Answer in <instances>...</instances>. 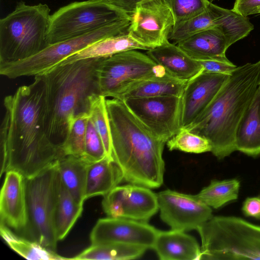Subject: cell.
Wrapping results in <instances>:
<instances>
[{
    "label": "cell",
    "instance_id": "f1b7e54d",
    "mask_svg": "<svg viewBox=\"0 0 260 260\" xmlns=\"http://www.w3.org/2000/svg\"><path fill=\"white\" fill-rule=\"evenodd\" d=\"M0 233L11 249L27 259H72V258H66L58 255L53 250L44 246L36 241H30L16 235L2 221L0 222Z\"/></svg>",
    "mask_w": 260,
    "mask_h": 260
},
{
    "label": "cell",
    "instance_id": "7bdbcfd3",
    "mask_svg": "<svg viewBox=\"0 0 260 260\" xmlns=\"http://www.w3.org/2000/svg\"><path fill=\"white\" fill-rule=\"evenodd\" d=\"M259 87H260V85H259Z\"/></svg>",
    "mask_w": 260,
    "mask_h": 260
},
{
    "label": "cell",
    "instance_id": "ba28073f",
    "mask_svg": "<svg viewBox=\"0 0 260 260\" xmlns=\"http://www.w3.org/2000/svg\"><path fill=\"white\" fill-rule=\"evenodd\" d=\"M59 182L57 160L34 177L25 178L27 226L35 241L53 250L58 241L55 216Z\"/></svg>",
    "mask_w": 260,
    "mask_h": 260
},
{
    "label": "cell",
    "instance_id": "4fadbf2b",
    "mask_svg": "<svg viewBox=\"0 0 260 260\" xmlns=\"http://www.w3.org/2000/svg\"><path fill=\"white\" fill-rule=\"evenodd\" d=\"M157 196L160 217L172 230H197L213 216L211 208L196 195L167 189Z\"/></svg>",
    "mask_w": 260,
    "mask_h": 260
},
{
    "label": "cell",
    "instance_id": "60d3db41",
    "mask_svg": "<svg viewBox=\"0 0 260 260\" xmlns=\"http://www.w3.org/2000/svg\"><path fill=\"white\" fill-rule=\"evenodd\" d=\"M209 2L212 3V2L215 1V0H208Z\"/></svg>",
    "mask_w": 260,
    "mask_h": 260
},
{
    "label": "cell",
    "instance_id": "44dd1931",
    "mask_svg": "<svg viewBox=\"0 0 260 260\" xmlns=\"http://www.w3.org/2000/svg\"><path fill=\"white\" fill-rule=\"evenodd\" d=\"M123 180L122 172L114 160L108 157L93 162L87 167L85 199L104 196Z\"/></svg>",
    "mask_w": 260,
    "mask_h": 260
},
{
    "label": "cell",
    "instance_id": "cb8c5ba5",
    "mask_svg": "<svg viewBox=\"0 0 260 260\" xmlns=\"http://www.w3.org/2000/svg\"><path fill=\"white\" fill-rule=\"evenodd\" d=\"M126 186L124 218L147 222L159 210L157 194L139 185Z\"/></svg>",
    "mask_w": 260,
    "mask_h": 260
},
{
    "label": "cell",
    "instance_id": "9a60e30c",
    "mask_svg": "<svg viewBox=\"0 0 260 260\" xmlns=\"http://www.w3.org/2000/svg\"><path fill=\"white\" fill-rule=\"evenodd\" d=\"M229 76L203 71L187 81L181 95V129L203 112Z\"/></svg>",
    "mask_w": 260,
    "mask_h": 260
},
{
    "label": "cell",
    "instance_id": "ac0fdd59",
    "mask_svg": "<svg viewBox=\"0 0 260 260\" xmlns=\"http://www.w3.org/2000/svg\"><path fill=\"white\" fill-rule=\"evenodd\" d=\"M152 248L161 260L201 259V249L196 239L184 231H158Z\"/></svg>",
    "mask_w": 260,
    "mask_h": 260
},
{
    "label": "cell",
    "instance_id": "9c48e42d",
    "mask_svg": "<svg viewBox=\"0 0 260 260\" xmlns=\"http://www.w3.org/2000/svg\"><path fill=\"white\" fill-rule=\"evenodd\" d=\"M131 19L119 20L79 37L49 45L37 54L0 64L1 75L10 79L42 75L72 54L101 40L127 34Z\"/></svg>",
    "mask_w": 260,
    "mask_h": 260
},
{
    "label": "cell",
    "instance_id": "836d02e7",
    "mask_svg": "<svg viewBox=\"0 0 260 260\" xmlns=\"http://www.w3.org/2000/svg\"><path fill=\"white\" fill-rule=\"evenodd\" d=\"M175 23L186 21L204 12L211 3L208 0H166Z\"/></svg>",
    "mask_w": 260,
    "mask_h": 260
},
{
    "label": "cell",
    "instance_id": "603a6c76",
    "mask_svg": "<svg viewBox=\"0 0 260 260\" xmlns=\"http://www.w3.org/2000/svg\"><path fill=\"white\" fill-rule=\"evenodd\" d=\"M137 49L150 50L136 41L128 33L118 35L101 40L87 46L68 57L57 66L83 59L107 57L121 52Z\"/></svg>",
    "mask_w": 260,
    "mask_h": 260
},
{
    "label": "cell",
    "instance_id": "1f68e13d",
    "mask_svg": "<svg viewBox=\"0 0 260 260\" xmlns=\"http://www.w3.org/2000/svg\"><path fill=\"white\" fill-rule=\"evenodd\" d=\"M89 117V114H83L72 121L66 138L59 147L63 155L83 156L86 127Z\"/></svg>",
    "mask_w": 260,
    "mask_h": 260
},
{
    "label": "cell",
    "instance_id": "e0dca14e",
    "mask_svg": "<svg viewBox=\"0 0 260 260\" xmlns=\"http://www.w3.org/2000/svg\"><path fill=\"white\" fill-rule=\"evenodd\" d=\"M146 54L169 75L180 80L188 81L203 71L198 60L169 40L147 50Z\"/></svg>",
    "mask_w": 260,
    "mask_h": 260
},
{
    "label": "cell",
    "instance_id": "8992f818",
    "mask_svg": "<svg viewBox=\"0 0 260 260\" xmlns=\"http://www.w3.org/2000/svg\"><path fill=\"white\" fill-rule=\"evenodd\" d=\"M201 259H260V226L235 216H213L197 230Z\"/></svg>",
    "mask_w": 260,
    "mask_h": 260
},
{
    "label": "cell",
    "instance_id": "3957f363",
    "mask_svg": "<svg viewBox=\"0 0 260 260\" xmlns=\"http://www.w3.org/2000/svg\"><path fill=\"white\" fill-rule=\"evenodd\" d=\"M103 58L57 66L43 76L45 86V123L50 140L60 147L78 116L88 114L100 94L98 70Z\"/></svg>",
    "mask_w": 260,
    "mask_h": 260
},
{
    "label": "cell",
    "instance_id": "484cf974",
    "mask_svg": "<svg viewBox=\"0 0 260 260\" xmlns=\"http://www.w3.org/2000/svg\"><path fill=\"white\" fill-rule=\"evenodd\" d=\"M223 8L210 3L208 8L200 14L175 23L169 35V40L177 44L198 32L214 28L220 30L223 22Z\"/></svg>",
    "mask_w": 260,
    "mask_h": 260
},
{
    "label": "cell",
    "instance_id": "f546056e",
    "mask_svg": "<svg viewBox=\"0 0 260 260\" xmlns=\"http://www.w3.org/2000/svg\"><path fill=\"white\" fill-rule=\"evenodd\" d=\"M240 183L237 179L213 180L197 194V198L211 208L218 209L238 199Z\"/></svg>",
    "mask_w": 260,
    "mask_h": 260
},
{
    "label": "cell",
    "instance_id": "d590c367",
    "mask_svg": "<svg viewBox=\"0 0 260 260\" xmlns=\"http://www.w3.org/2000/svg\"><path fill=\"white\" fill-rule=\"evenodd\" d=\"M126 185L117 186L104 196L102 207L108 217L124 218Z\"/></svg>",
    "mask_w": 260,
    "mask_h": 260
},
{
    "label": "cell",
    "instance_id": "8d00e7d4",
    "mask_svg": "<svg viewBox=\"0 0 260 260\" xmlns=\"http://www.w3.org/2000/svg\"><path fill=\"white\" fill-rule=\"evenodd\" d=\"M203 72L230 75L237 67L227 58L220 59L198 60Z\"/></svg>",
    "mask_w": 260,
    "mask_h": 260
},
{
    "label": "cell",
    "instance_id": "d4e9b609",
    "mask_svg": "<svg viewBox=\"0 0 260 260\" xmlns=\"http://www.w3.org/2000/svg\"><path fill=\"white\" fill-rule=\"evenodd\" d=\"M89 162L82 156L63 155L57 160L61 182L74 199L83 204L85 199L87 167Z\"/></svg>",
    "mask_w": 260,
    "mask_h": 260
},
{
    "label": "cell",
    "instance_id": "5bb4252c",
    "mask_svg": "<svg viewBox=\"0 0 260 260\" xmlns=\"http://www.w3.org/2000/svg\"><path fill=\"white\" fill-rule=\"evenodd\" d=\"M147 222L126 218L99 219L90 234L91 244L122 243L152 248L158 232Z\"/></svg>",
    "mask_w": 260,
    "mask_h": 260
},
{
    "label": "cell",
    "instance_id": "ab89813d",
    "mask_svg": "<svg viewBox=\"0 0 260 260\" xmlns=\"http://www.w3.org/2000/svg\"><path fill=\"white\" fill-rule=\"evenodd\" d=\"M110 4L131 15L137 6L144 0H105Z\"/></svg>",
    "mask_w": 260,
    "mask_h": 260
},
{
    "label": "cell",
    "instance_id": "83f0119b",
    "mask_svg": "<svg viewBox=\"0 0 260 260\" xmlns=\"http://www.w3.org/2000/svg\"><path fill=\"white\" fill-rule=\"evenodd\" d=\"M83 205L74 199L60 178L55 216V228L58 241L63 240L67 236L81 216Z\"/></svg>",
    "mask_w": 260,
    "mask_h": 260
},
{
    "label": "cell",
    "instance_id": "52a82bcc",
    "mask_svg": "<svg viewBox=\"0 0 260 260\" xmlns=\"http://www.w3.org/2000/svg\"><path fill=\"white\" fill-rule=\"evenodd\" d=\"M131 15L105 0L75 2L51 15L48 45L79 37Z\"/></svg>",
    "mask_w": 260,
    "mask_h": 260
},
{
    "label": "cell",
    "instance_id": "4316f807",
    "mask_svg": "<svg viewBox=\"0 0 260 260\" xmlns=\"http://www.w3.org/2000/svg\"><path fill=\"white\" fill-rule=\"evenodd\" d=\"M147 249L142 246L122 243L91 244L72 259H133L141 257Z\"/></svg>",
    "mask_w": 260,
    "mask_h": 260
},
{
    "label": "cell",
    "instance_id": "d6a6232c",
    "mask_svg": "<svg viewBox=\"0 0 260 260\" xmlns=\"http://www.w3.org/2000/svg\"><path fill=\"white\" fill-rule=\"evenodd\" d=\"M169 150L202 153L211 152V145L206 138L193 133L185 128H181L167 142Z\"/></svg>",
    "mask_w": 260,
    "mask_h": 260
},
{
    "label": "cell",
    "instance_id": "7a4b0ae2",
    "mask_svg": "<svg viewBox=\"0 0 260 260\" xmlns=\"http://www.w3.org/2000/svg\"><path fill=\"white\" fill-rule=\"evenodd\" d=\"M112 142V157L123 180L156 188L163 183L166 142L156 137L119 99H106Z\"/></svg>",
    "mask_w": 260,
    "mask_h": 260
},
{
    "label": "cell",
    "instance_id": "e575fe53",
    "mask_svg": "<svg viewBox=\"0 0 260 260\" xmlns=\"http://www.w3.org/2000/svg\"><path fill=\"white\" fill-rule=\"evenodd\" d=\"M82 157L88 162L98 161L107 157L102 139L90 117L86 127L84 153Z\"/></svg>",
    "mask_w": 260,
    "mask_h": 260
},
{
    "label": "cell",
    "instance_id": "7c38bea8",
    "mask_svg": "<svg viewBox=\"0 0 260 260\" xmlns=\"http://www.w3.org/2000/svg\"><path fill=\"white\" fill-rule=\"evenodd\" d=\"M175 24L174 16L166 0H144L131 15L128 34L152 49L169 40Z\"/></svg>",
    "mask_w": 260,
    "mask_h": 260
},
{
    "label": "cell",
    "instance_id": "7402d4cb",
    "mask_svg": "<svg viewBox=\"0 0 260 260\" xmlns=\"http://www.w3.org/2000/svg\"><path fill=\"white\" fill-rule=\"evenodd\" d=\"M187 82L176 79L169 74L151 77L133 83L113 98L123 101L129 98L181 96Z\"/></svg>",
    "mask_w": 260,
    "mask_h": 260
},
{
    "label": "cell",
    "instance_id": "b9f144b4",
    "mask_svg": "<svg viewBox=\"0 0 260 260\" xmlns=\"http://www.w3.org/2000/svg\"><path fill=\"white\" fill-rule=\"evenodd\" d=\"M258 13H260V8H259V9H258Z\"/></svg>",
    "mask_w": 260,
    "mask_h": 260
},
{
    "label": "cell",
    "instance_id": "f35d334b",
    "mask_svg": "<svg viewBox=\"0 0 260 260\" xmlns=\"http://www.w3.org/2000/svg\"><path fill=\"white\" fill-rule=\"evenodd\" d=\"M242 210L245 216L260 220V198H246L243 203Z\"/></svg>",
    "mask_w": 260,
    "mask_h": 260
},
{
    "label": "cell",
    "instance_id": "74e56055",
    "mask_svg": "<svg viewBox=\"0 0 260 260\" xmlns=\"http://www.w3.org/2000/svg\"><path fill=\"white\" fill-rule=\"evenodd\" d=\"M260 8V0H236L233 10L239 14L247 17L257 14Z\"/></svg>",
    "mask_w": 260,
    "mask_h": 260
},
{
    "label": "cell",
    "instance_id": "2e32d148",
    "mask_svg": "<svg viewBox=\"0 0 260 260\" xmlns=\"http://www.w3.org/2000/svg\"><path fill=\"white\" fill-rule=\"evenodd\" d=\"M1 221L16 230L28 224L25 178L18 171L6 172L0 194Z\"/></svg>",
    "mask_w": 260,
    "mask_h": 260
},
{
    "label": "cell",
    "instance_id": "5b68a950",
    "mask_svg": "<svg viewBox=\"0 0 260 260\" xmlns=\"http://www.w3.org/2000/svg\"><path fill=\"white\" fill-rule=\"evenodd\" d=\"M46 4L17 3L0 20V64L31 57L46 48L51 15Z\"/></svg>",
    "mask_w": 260,
    "mask_h": 260
},
{
    "label": "cell",
    "instance_id": "277c9868",
    "mask_svg": "<svg viewBox=\"0 0 260 260\" xmlns=\"http://www.w3.org/2000/svg\"><path fill=\"white\" fill-rule=\"evenodd\" d=\"M260 85V60L237 67L203 112L188 127L206 138L221 159L236 150L235 133Z\"/></svg>",
    "mask_w": 260,
    "mask_h": 260
},
{
    "label": "cell",
    "instance_id": "4dcf8cb0",
    "mask_svg": "<svg viewBox=\"0 0 260 260\" xmlns=\"http://www.w3.org/2000/svg\"><path fill=\"white\" fill-rule=\"evenodd\" d=\"M106 99V97L100 94L94 98L91 103L89 116L102 139L107 157L114 160L112 157L111 137Z\"/></svg>",
    "mask_w": 260,
    "mask_h": 260
},
{
    "label": "cell",
    "instance_id": "6da1fadb",
    "mask_svg": "<svg viewBox=\"0 0 260 260\" xmlns=\"http://www.w3.org/2000/svg\"><path fill=\"white\" fill-rule=\"evenodd\" d=\"M45 102L42 75L5 98L0 129L1 176L14 170L31 178L63 156L47 133Z\"/></svg>",
    "mask_w": 260,
    "mask_h": 260
},
{
    "label": "cell",
    "instance_id": "30bf717a",
    "mask_svg": "<svg viewBox=\"0 0 260 260\" xmlns=\"http://www.w3.org/2000/svg\"><path fill=\"white\" fill-rule=\"evenodd\" d=\"M166 74L147 54L136 50L121 52L101 61L98 70L100 94L113 98L135 82Z\"/></svg>",
    "mask_w": 260,
    "mask_h": 260
},
{
    "label": "cell",
    "instance_id": "8fae6325",
    "mask_svg": "<svg viewBox=\"0 0 260 260\" xmlns=\"http://www.w3.org/2000/svg\"><path fill=\"white\" fill-rule=\"evenodd\" d=\"M123 101L152 134L166 143L181 129V95L129 98Z\"/></svg>",
    "mask_w": 260,
    "mask_h": 260
},
{
    "label": "cell",
    "instance_id": "d6986e66",
    "mask_svg": "<svg viewBox=\"0 0 260 260\" xmlns=\"http://www.w3.org/2000/svg\"><path fill=\"white\" fill-rule=\"evenodd\" d=\"M177 45L197 60L226 58L225 52L230 47L225 36L215 28L196 33Z\"/></svg>",
    "mask_w": 260,
    "mask_h": 260
},
{
    "label": "cell",
    "instance_id": "ffe728a7",
    "mask_svg": "<svg viewBox=\"0 0 260 260\" xmlns=\"http://www.w3.org/2000/svg\"><path fill=\"white\" fill-rule=\"evenodd\" d=\"M236 150L247 155H260V87L244 113L235 133Z\"/></svg>",
    "mask_w": 260,
    "mask_h": 260
}]
</instances>
